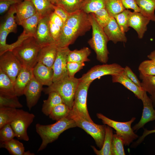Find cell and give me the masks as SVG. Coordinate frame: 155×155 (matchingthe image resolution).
I'll list each match as a JSON object with an SVG mask.
<instances>
[{
    "label": "cell",
    "instance_id": "4fadbf2b",
    "mask_svg": "<svg viewBox=\"0 0 155 155\" xmlns=\"http://www.w3.org/2000/svg\"><path fill=\"white\" fill-rule=\"evenodd\" d=\"M43 86L33 76L26 86L24 95L26 96L27 105L30 111L38 102L43 91Z\"/></svg>",
    "mask_w": 155,
    "mask_h": 155
},
{
    "label": "cell",
    "instance_id": "db71d44e",
    "mask_svg": "<svg viewBox=\"0 0 155 155\" xmlns=\"http://www.w3.org/2000/svg\"><path fill=\"white\" fill-rule=\"evenodd\" d=\"M150 98L152 101L153 106H155V92L151 95Z\"/></svg>",
    "mask_w": 155,
    "mask_h": 155
},
{
    "label": "cell",
    "instance_id": "8d00e7d4",
    "mask_svg": "<svg viewBox=\"0 0 155 155\" xmlns=\"http://www.w3.org/2000/svg\"><path fill=\"white\" fill-rule=\"evenodd\" d=\"M18 96H10L0 94V107L21 108L22 105L19 101Z\"/></svg>",
    "mask_w": 155,
    "mask_h": 155
},
{
    "label": "cell",
    "instance_id": "d4e9b609",
    "mask_svg": "<svg viewBox=\"0 0 155 155\" xmlns=\"http://www.w3.org/2000/svg\"><path fill=\"white\" fill-rule=\"evenodd\" d=\"M16 5L10 7L5 21L0 25V29L5 30L10 33H16L17 32V24L14 16L16 12Z\"/></svg>",
    "mask_w": 155,
    "mask_h": 155
},
{
    "label": "cell",
    "instance_id": "6f0895ef",
    "mask_svg": "<svg viewBox=\"0 0 155 155\" xmlns=\"http://www.w3.org/2000/svg\"></svg>",
    "mask_w": 155,
    "mask_h": 155
},
{
    "label": "cell",
    "instance_id": "484cf974",
    "mask_svg": "<svg viewBox=\"0 0 155 155\" xmlns=\"http://www.w3.org/2000/svg\"><path fill=\"white\" fill-rule=\"evenodd\" d=\"M113 135L112 128L108 125L106 126L105 136L102 148L98 150L94 146H91L94 152L96 154L112 155L111 144Z\"/></svg>",
    "mask_w": 155,
    "mask_h": 155
},
{
    "label": "cell",
    "instance_id": "ffe728a7",
    "mask_svg": "<svg viewBox=\"0 0 155 155\" xmlns=\"http://www.w3.org/2000/svg\"><path fill=\"white\" fill-rule=\"evenodd\" d=\"M33 69L23 67L14 82V88L16 95H24L27 85L33 77Z\"/></svg>",
    "mask_w": 155,
    "mask_h": 155
},
{
    "label": "cell",
    "instance_id": "ba28073f",
    "mask_svg": "<svg viewBox=\"0 0 155 155\" xmlns=\"http://www.w3.org/2000/svg\"><path fill=\"white\" fill-rule=\"evenodd\" d=\"M35 117L32 113L22 109H17V115L10 124L18 139L26 141L29 140L27 129Z\"/></svg>",
    "mask_w": 155,
    "mask_h": 155
},
{
    "label": "cell",
    "instance_id": "9f6ffc18",
    "mask_svg": "<svg viewBox=\"0 0 155 155\" xmlns=\"http://www.w3.org/2000/svg\"></svg>",
    "mask_w": 155,
    "mask_h": 155
},
{
    "label": "cell",
    "instance_id": "44dd1931",
    "mask_svg": "<svg viewBox=\"0 0 155 155\" xmlns=\"http://www.w3.org/2000/svg\"><path fill=\"white\" fill-rule=\"evenodd\" d=\"M111 76L113 82L121 84L132 92L138 99L142 100L145 91L130 80L124 71L119 74Z\"/></svg>",
    "mask_w": 155,
    "mask_h": 155
},
{
    "label": "cell",
    "instance_id": "ac0fdd59",
    "mask_svg": "<svg viewBox=\"0 0 155 155\" xmlns=\"http://www.w3.org/2000/svg\"><path fill=\"white\" fill-rule=\"evenodd\" d=\"M58 48L56 43L42 47L38 54V62L41 63L52 68L56 58Z\"/></svg>",
    "mask_w": 155,
    "mask_h": 155
},
{
    "label": "cell",
    "instance_id": "6da1fadb",
    "mask_svg": "<svg viewBox=\"0 0 155 155\" xmlns=\"http://www.w3.org/2000/svg\"><path fill=\"white\" fill-rule=\"evenodd\" d=\"M92 28L89 14L82 10L70 13L64 23L56 43L58 47H68Z\"/></svg>",
    "mask_w": 155,
    "mask_h": 155
},
{
    "label": "cell",
    "instance_id": "c3c4849f",
    "mask_svg": "<svg viewBox=\"0 0 155 155\" xmlns=\"http://www.w3.org/2000/svg\"><path fill=\"white\" fill-rule=\"evenodd\" d=\"M124 71L126 76L130 80L142 89L141 82L138 79L136 75L129 67L126 66L124 68Z\"/></svg>",
    "mask_w": 155,
    "mask_h": 155
},
{
    "label": "cell",
    "instance_id": "681fc988",
    "mask_svg": "<svg viewBox=\"0 0 155 155\" xmlns=\"http://www.w3.org/2000/svg\"><path fill=\"white\" fill-rule=\"evenodd\" d=\"M54 10V12L63 20L64 23L70 14L59 5H55Z\"/></svg>",
    "mask_w": 155,
    "mask_h": 155
},
{
    "label": "cell",
    "instance_id": "7a4b0ae2",
    "mask_svg": "<svg viewBox=\"0 0 155 155\" xmlns=\"http://www.w3.org/2000/svg\"><path fill=\"white\" fill-rule=\"evenodd\" d=\"M76 127L77 126L75 121L69 117L61 119L51 124H36V131L42 140L38 152L44 149L49 144L56 140L65 130Z\"/></svg>",
    "mask_w": 155,
    "mask_h": 155
},
{
    "label": "cell",
    "instance_id": "f5cc1de1",
    "mask_svg": "<svg viewBox=\"0 0 155 155\" xmlns=\"http://www.w3.org/2000/svg\"><path fill=\"white\" fill-rule=\"evenodd\" d=\"M148 57L155 63V51L152 52L150 54L148 55Z\"/></svg>",
    "mask_w": 155,
    "mask_h": 155
},
{
    "label": "cell",
    "instance_id": "4dcf8cb0",
    "mask_svg": "<svg viewBox=\"0 0 155 155\" xmlns=\"http://www.w3.org/2000/svg\"><path fill=\"white\" fill-rule=\"evenodd\" d=\"M91 51L87 47H84L80 50L70 51L67 57V62L74 61L80 63L88 62L90 60L88 58Z\"/></svg>",
    "mask_w": 155,
    "mask_h": 155
},
{
    "label": "cell",
    "instance_id": "d6986e66",
    "mask_svg": "<svg viewBox=\"0 0 155 155\" xmlns=\"http://www.w3.org/2000/svg\"><path fill=\"white\" fill-rule=\"evenodd\" d=\"M103 29L109 41H111L114 43L119 42H127L125 33L121 30L114 17H111L108 23Z\"/></svg>",
    "mask_w": 155,
    "mask_h": 155
},
{
    "label": "cell",
    "instance_id": "f1b7e54d",
    "mask_svg": "<svg viewBox=\"0 0 155 155\" xmlns=\"http://www.w3.org/2000/svg\"><path fill=\"white\" fill-rule=\"evenodd\" d=\"M33 4L37 13L42 18L49 16L54 12L55 5L50 0H30Z\"/></svg>",
    "mask_w": 155,
    "mask_h": 155
},
{
    "label": "cell",
    "instance_id": "7c38bea8",
    "mask_svg": "<svg viewBox=\"0 0 155 155\" xmlns=\"http://www.w3.org/2000/svg\"><path fill=\"white\" fill-rule=\"evenodd\" d=\"M70 51L68 47H58L56 58L52 67L53 71V82L68 76L67 63Z\"/></svg>",
    "mask_w": 155,
    "mask_h": 155
},
{
    "label": "cell",
    "instance_id": "f6af8a7d",
    "mask_svg": "<svg viewBox=\"0 0 155 155\" xmlns=\"http://www.w3.org/2000/svg\"><path fill=\"white\" fill-rule=\"evenodd\" d=\"M49 27L51 34L56 44L60 35L62 28L58 24L49 20Z\"/></svg>",
    "mask_w": 155,
    "mask_h": 155
},
{
    "label": "cell",
    "instance_id": "74e56055",
    "mask_svg": "<svg viewBox=\"0 0 155 155\" xmlns=\"http://www.w3.org/2000/svg\"><path fill=\"white\" fill-rule=\"evenodd\" d=\"M83 0H60L58 4L69 13L82 10Z\"/></svg>",
    "mask_w": 155,
    "mask_h": 155
},
{
    "label": "cell",
    "instance_id": "e575fe53",
    "mask_svg": "<svg viewBox=\"0 0 155 155\" xmlns=\"http://www.w3.org/2000/svg\"><path fill=\"white\" fill-rule=\"evenodd\" d=\"M105 8L111 17L114 18L125 9L121 0H106Z\"/></svg>",
    "mask_w": 155,
    "mask_h": 155
},
{
    "label": "cell",
    "instance_id": "f907efd6",
    "mask_svg": "<svg viewBox=\"0 0 155 155\" xmlns=\"http://www.w3.org/2000/svg\"><path fill=\"white\" fill-rule=\"evenodd\" d=\"M125 7L127 9H131L135 11L140 12V9L135 0H121Z\"/></svg>",
    "mask_w": 155,
    "mask_h": 155
},
{
    "label": "cell",
    "instance_id": "277c9868",
    "mask_svg": "<svg viewBox=\"0 0 155 155\" xmlns=\"http://www.w3.org/2000/svg\"><path fill=\"white\" fill-rule=\"evenodd\" d=\"M80 82L79 78L68 76L43 88V91L45 94L52 92L58 93L63 103L71 110L73 105L75 94Z\"/></svg>",
    "mask_w": 155,
    "mask_h": 155
},
{
    "label": "cell",
    "instance_id": "d6a6232c",
    "mask_svg": "<svg viewBox=\"0 0 155 155\" xmlns=\"http://www.w3.org/2000/svg\"><path fill=\"white\" fill-rule=\"evenodd\" d=\"M106 0H83L82 10L87 14L105 8Z\"/></svg>",
    "mask_w": 155,
    "mask_h": 155
},
{
    "label": "cell",
    "instance_id": "836d02e7",
    "mask_svg": "<svg viewBox=\"0 0 155 155\" xmlns=\"http://www.w3.org/2000/svg\"><path fill=\"white\" fill-rule=\"evenodd\" d=\"M71 110L64 103L55 106L52 110L49 116L53 120L58 121L69 116Z\"/></svg>",
    "mask_w": 155,
    "mask_h": 155
},
{
    "label": "cell",
    "instance_id": "1f68e13d",
    "mask_svg": "<svg viewBox=\"0 0 155 155\" xmlns=\"http://www.w3.org/2000/svg\"><path fill=\"white\" fill-rule=\"evenodd\" d=\"M17 112L16 108L0 107V129L5 125L10 124L15 118Z\"/></svg>",
    "mask_w": 155,
    "mask_h": 155
},
{
    "label": "cell",
    "instance_id": "8fae6325",
    "mask_svg": "<svg viewBox=\"0 0 155 155\" xmlns=\"http://www.w3.org/2000/svg\"><path fill=\"white\" fill-rule=\"evenodd\" d=\"M92 82H80L75 94L73 108L86 119L93 122L90 116L87 104L88 92Z\"/></svg>",
    "mask_w": 155,
    "mask_h": 155
},
{
    "label": "cell",
    "instance_id": "cb8c5ba5",
    "mask_svg": "<svg viewBox=\"0 0 155 155\" xmlns=\"http://www.w3.org/2000/svg\"><path fill=\"white\" fill-rule=\"evenodd\" d=\"M42 18L36 13L32 16L23 21L19 25L23 28V32L30 37H34L36 34L38 23Z\"/></svg>",
    "mask_w": 155,
    "mask_h": 155
},
{
    "label": "cell",
    "instance_id": "8992f818",
    "mask_svg": "<svg viewBox=\"0 0 155 155\" xmlns=\"http://www.w3.org/2000/svg\"><path fill=\"white\" fill-rule=\"evenodd\" d=\"M75 122L77 127L84 130L94 139L97 146L101 149L104 140L106 125L95 123L83 117L74 108L71 110L68 116Z\"/></svg>",
    "mask_w": 155,
    "mask_h": 155
},
{
    "label": "cell",
    "instance_id": "2e32d148",
    "mask_svg": "<svg viewBox=\"0 0 155 155\" xmlns=\"http://www.w3.org/2000/svg\"><path fill=\"white\" fill-rule=\"evenodd\" d=\"M150 21L140 12L131 11L128 20L129 26L134 29L139 38L142 39L147 30V25Z\"/></svg>",
    "mask_w": 155,
    "mask_h": 155
},
{
    "label": "cell",
    "instance_id": "bcb514c9",
    "mask_svg": "<svg viewBox=\"0 0 155 155\" xmlns=\"http://www.w3.org/2000/svg\"><path fill=\"white\" fill-rule=\"evenodd\" d=\"M24 0H0V13L2 14L8 10L13 5L18 4Z\"/></svg>",
    "mask_w": 155,
    "mask_h": 155
},
{
    "label": "cell",
    "instance_id": "7dc6e473",
    "mask_svg": "<svg viewBox=\"0 0 155 155\" xmlns=\"http://www.w3.org/2000/svg\"><path fill=\"white\" fill-rule=\"evenodd\" d=\"M9 33L5 30L0 29V55L5 52L7 44L6 42V38Z\"/></svg>",
    "mask_w": 155,
    "mask_h": 155
},
{
    "label": "cell",
    "instance_id": "11a10c76",
    "mask_svg": "<svg viewBox=\"0 0 155 155\" xmlns=\"http://www.w3.org/2000/svg\"><path fill=\"white\" fill-rule=\"evenodd\" d=\"M51 2L54 5H58L60 2V0H50Z\"/></svg>",
    "mask_w": 155,
    "mask_h": 155
},
{
    "label": "cell",
    "instance_id": "60d3db41",
    "mask_svg": "<svg viewBox=\"0 0 155 155\" xmlns=\"http://www.w3.org/2000/svg\"><path fill=\"white\" fill-rule=\"evenodd\" d=\"M92 13L97 23L103 28L108 24L111 18L105 8L101 9Z\"/></svg>",
    "mask_w": 155,
    "mask_h": 155
},
{
    "label": "cell",
    "instance_id": "30bf717a",
    "mask_svg": "<svg viewBox=\"0 0 155 155\" xmlns=\"http://www.w3.org/2000/svg\"><path fill=\"white\" fill-rule=\"evenodd\" d=\"M23 67L12 51H7L0 55V69L9 77L13 83Z\"/></svg>",
    "mask_w": 155,
    "mask_h": 155
},
{
    "label": "cell",
    "instance_id": "f35d334b",
    "mask_svg": "<svg viewBox=\"0 0 155 155\" xmlns=\"http://www.w3.org/2000/svg\"><path fill=\"white\" fill-rule=\"evenodd\" d=\"M124 143L121 137L117 134H113L112 139V155H125Z\"/></svg>",
    "mask_w": 155,
    "mask_h": 155
},
{
    "label": "cell",
    "instance_id": "83f0119b",
    "mask_svg": "<svg viewBox=\"0 0 155 155\" xmlns=\"http://www.w3.org/2000/svg\"><path fill=\"white\" fill-rule=\"evenodd\" d=\"M140 12L150 21L155 22V0H135Z\"/></svg>",
    "mask_w": 155,
    "mask_h": 155
},
{
    "label": "cell",
    "instance_id": "7bdbcfd3",
    "mask_svg": "<svg viewBox=\"0 0 155 155\" xmlns=\"http://www.w3.org/2000/svg\"><path fill=\"white\" fill-rule=\"evenodd\" d=\"M0 129L1 143L8 141L16 137V134L10 123L5 125Z\"/></svg>",
    "mask_w": 155,
    "mask_h": 155
},
{
    "label": "cell",
    "instance_id": "816d5d0a",
    "mask_svg": "<svg viewBox=\"0 0 155 155\" xmlns=\"http://www.w3.org/2000/svg\"><path fill=\"white\" fill-rule=\"evenodd\" d=\"M153 133H155V129L149 130L146 129H144V131L142 135L135 142L132 144L131 147L133 148L137 147L144 140L145 137L148 135Z\"/></svg>",
    "mask_w": 155,
    "mask_h": 155
},
{
    "label": "cell",
    "instance_id": "7402d4cb",
    "mask_svg": "<svg viewBox=\"0 0 155 155\" xmlns=\"http://www.w3.org/2000/svg\"><path fill=\"white\" fill-rule=\"evenodd\" d=\"M16 19L18 25L23 21L37 13L34 6L30 0H24L20 3L16 4Z\"/></svg>",
    "mask_w": 155,
    "mask_h": 155
},
{
    "label": "cell",
    "instance_id": "d590c367",
    "mask_svg": "<svg viewBox=\"0 0 155 155\" xmlns=\"http://www.w3.org/2000/svg\"><path fill=\"white\" fill-rule=\"evenodd\" d=\"M139 77L142 80L141 86L143 90L151 95L155 92V75H145L140 73Z\"/></svg>",
    "mask_w": 155,
    "mask_h": 155
},
{
    "label": "cell",
    "instance_id": "b9f144b4",
    "mask_svg": "<svg viewBox=\"0 0 155 155\" xmlns=\"http://www.w3.org/2000/svg\"><path fill=\"white\" fill-rule=\"evenodd\" d=\"M138 69L140 73L145 75H155V63L151 60H146L140 65Z\"/></svg>",
    "mask_w": 155,
    "mask_h": 155
},
{
    "label": "cell",
    "instance_id": "52a82bcc",
    "mask_svg": "<svg viewBox=\"0 0 155 155\" xmlns=\"http://www.w3.org/2000/svg\"><path fill=\"white\" fill-rule=\"evenodd\" d=\"M96 116L102 120L104 124L107 125L116 130V133L123 139L125 146H129L134 140L138 138V136L131 127L132 123L136 119L135 117H133L129 121L122 122L111 119L100 113H97Z\"/></svg>",
    "mask_w": 155,
    "mask_h": 155
},
{
    "label": "cell",
    "instance_id": "f546056e",
    "mask_svg": "<svg viewBox=\"0 0 155 155\" xmlns=\"http://www.w3.org/2000/svg\"><path fill=\"white\" fill-rule=\"evenodd\" d=\"M0 94L10 96H16L13 82L6 74L0 69Z\"/></svg>",
    "mask_w": 155,
    "mask_h": 155
},
{
    "label": "cell",
    "instance_id": "9c48e42d",
    "mask_svg": "<svg viewBox=\"0 0 155 155\" xmlns=\"http://www.w3.org/2000/svg\"><path fill=\"white\" fill-rule=\"evenodd\" d=\"M124 70V68L117 63H106L98 65L91 68L79 78L80 82H92L97 78L107 75L119 74Z\"/></svg>",
    "mask_w": 155,
    "mask_h": 155
},
{
    "label": "cell",
    "instance_id": "3957f363",
    "mask_svg": "<svg viewBox=\"0 0 155 155\" xmlns=\"http://www.w3.org/2000/svg\"><path fill=\"white\" fill-rule=\"evenodd\" d=\"M89 16L92 29V35L88 43L95 52L97 60L101 63H106L108 59L109 53L107 44L109 40L103 28L96 21L93 14L89 13Z\"/></svg>",
    "mask_w": 155,
    "mask_h": 155
},
{
    "label": "cell",
    "instance_id": "603a6c76",
    "mask_svg": "<svg viewBox=\"0 0 155 155\" xmlns=\"http://www.w3.org/2000/svg\"><path fill=\"white\" fill-rule=\"evenodd\" d=\"M0 148L7 149L10 154L12 155H34L29 151H25L23 143L19 141L13 139L8 141L1 143Z\"/></svg>",
    "mask_w": 155,
    "mask_h": 155
},
{
    "label": "cell",
    "instance_id": "5b68a950",
    "mask_svg": "<svg viewBox=\"0 0 155 155\" xmlns=\"http://www.w3.org/2000/svg\"><path fill=\"white\" fill-rule=\"evenodd\" d=\"M41 47L34 37H30L11 51L23 67L33 69L38 63L37 56Z\"/></svg>",
    "mask_w": 155,
    "mask_h": 155
},
{
    "label": "cell",
    "instance_id": "9a60e30c",
    "mask_svg": "<svg viewBox=\"0 0 155 155\" xmlns=\"http://www.w3.org/2000/svg\"><path fill=\"white\" fill-rule=\"evenodd\" d=\"M142 100L143 104L142 116L139 122L132 128L134 131H137L147 123L155 120V110L153 108V102L148 96L146 92H145Z\"/></svg>",
    "mask_w": 155,
    "mask_h": 155
},
{
    "label": "cell",
    "instance_id": "ee69618b",
    "mask_svg": "<svg viewBox=\"0 0 155 155\" xmlns=\"http://www.w3.org/2000/svg\"><path fill=\"white\" fill-rule=\"evenodd\" d=\"M85 65L84 63L68 61L67 63L68 74L70 77H74L75 75L83 68Z\"/></svg>",
    "mask_w": 155,
    "mask_h": 155
},
{
    "label": "cell",
    "instance_id": "4316f807",
    "mask_svg": "<svg viewBox=\"0 0 155 155\" xmlns=\"http://www.w3.org/2000/svg\"><path fill=\"white\" fill-rule=\"evenodd\" d=\"M47 99L43 101L42 111L46 116H49L52 109L55 106L63 103L60 95L57 92H52L48 94Z\"/></svg>",
    "mask_w": 155,
    "mask_h": 155
},
{
    "label": "cell",
    "instance_id": "5bb4252c",
    "mask_svg": "<svg viewBox=\"0 0 155 155\" xmlns=\"http://www.w3.org/2000/svg\"><path fill=\"white\" fill-rule=\"evenodd\" d=\"M49 16L42 18L40 20L34 37L41 47L56 43L52 36L49 28Z\"/></svg>",
    "mask_w": 155,
    "mask_h": 155
},
{
    "label": "cell",
    "instance_id": "ab89813d",
    "mask_svg": "<svg viewBox=\"0 0 155 155\" xmlns=\"http://www.w3.org/2000/svg\"><path fill=\"white\" fill-rule=\"evenodd\" d=\"M130 12L128 9H125L114 17L120 28L125 33L129 29L128 20Z\"/></svg>",
    "mask_w": 155,
    "mask_h": 155
},
{
    "label": "cell",
    "instance_id": "e0dca14e",
    "mask_svg": "<svg viewBox=\"0 0 155 155\" xmlns=\"http://www.w3.org/2000/svg\"><path fill=\"white\" fill-rule=\"evenodd\" d=\"M36 79L42 85L49 86L53 83V71L52 68L38 62L33 69Z\"/></svg>",
    "mask_w": 155,
    "mask_h": 155
}]
</instances>
